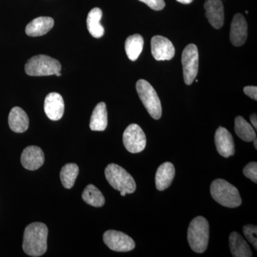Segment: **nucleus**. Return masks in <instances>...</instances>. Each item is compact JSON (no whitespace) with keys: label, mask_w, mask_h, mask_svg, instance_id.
Instances as JSON below:
<instances>
[{"label":"nucleus","mask_w":257,"mask_h":257,"mask_svg":"<svg viewBox=\"0 0 257 257\" xmlns=\"http://www.w3.org/2000/svg\"><path fill=\"white\" fill-rule=\"evenodd\" d=\"M102 11L99 8H95L91 10L87 18V26L89 33L95 38H100L104 34V28L101 25Z\"/></svg>","instance_id":"21"},{"label":"nucleus","mask_w":257,"mask_h":257,"mask_svg":"<svg viewBox=\"0 0 257 257\" xmlns=\"http://www.w3.org/2000/svg\"><path fill=\"white\" fill-rule=\"evenodd\" d=\"M48 228L41 222L29 224L25 229L23 248L30 256L38 257L46 252Z\"/></svg>","instance_id":"1"},{"label":"nucleus","mask_w":257,"mask_h":257,"mask_svg":"<svg viewBox=\"0 0 257 257\" xmlns=\"http://www.w3.org/2000/svg\"><path fill=\"white\" fill-rule=\"evenodd\" d=\"M107 124V110L106 104L104 102L99 103L93 110L89 127L92 131L102 132L106 130Z\"/></svg>","instance_id":"20"},{"label":"nucleus","mask_w":257,"mask_h":257,"mask_svg":"<svg viewBox=\"0 0 257 257\" xmlns=\"http://www.w3.org/2000/svg\"><path fill=\"white\" fill-rule=\"evenodd\" d=\"M45 162V155L40 147L30 146L24 150L21 155V163L26 170H38Z\"/></svg>","instance_id":"15"},{"label":"nucleus","mask_w":257,"mask_h":257,"mask_svg":"<svg viewBox=\"0 0 257 257\" xmlns=\"http://www.w3.org/2000/svg\"><path fill=\"white\" fill-rule=\"evenodd\" d=\"M243 173L245 177L251 179L255 184L257 183V163L250 162L243 168Z\"/></svg>","instance_id":"27"},{"label":"nucleus","mask_w":257,"mask_h":257,"mask_svg":"<svg viewBox=\"0 0 257 257\" xmlns=\"http://www.w3.org/2000/svg\"><path fill=\"white\" fill-rule=\"evenodd\" d=\"M55 75L57 76V77H60V76L62 75V74H61L60 72H57V74H55Z\"/></svg>","instance_id":"34"},{"label":"nucleus","mask_w":257,"mask_h":257,"mask_svg":"<svg viewBox=\"0 0 257 257\" xmlns=\"http://www.w3.org/2000/svg\"><path fill=\"white\" fill-rule=\"evenodd\" d=\"M205 15L213 28L219 30L224 23V10L221 0H206Z\"/></svg>","instance_id":"12"},{"label":"nucleus","mask_w":257,"mask_h":257,"mask_svg":"<svg viewBox=\"0 0 257 257\" xmlns=\"http://www.w3.org/2000/svg\"><path fill=\"white\" fill-rule=\"evenodd\" d=\"M10 127L16 133H23L28 130L30 120L27 113L22 108L15 106L9 114Z\"/></svg>","instance_id":"18"},{"label":"nucleus","mask_w":257,"mask_h":257,"mask_svg":"<svg viewBox=\"0 0 257 257\" xmlns=\"http://www.w3.org/2000/svg\"><path fill=\"white\" fill-rule=\"evenodd\" d=\"M175 177V166L171 162H165L157 169L155 183L159 191H164L170 187Z\"/></svg>","instance_id":"16"},{"label":"nucleus","mask_w":257,"mask_h":257,"mask_svg":"<svg viewBox=\"0 0 257 257\" xmlns=\"http://www.w3.org/2000/svg\"><path fill=\"white\" fill-rule=\"evenodd\" d=\"M209 239V222L203 216L194 218L188 228L187 239L193 251L202 253L207 250Z\"/></svg>","instance_id":"3"},{"label":"nucleus","mask_w":257,"mask_h":257,"mask_svg":"<svg viewBox=\"0 0 257 257\" xmlns=\"http://www.w3.org/2000/svg\"><path fill=\"white\" fill-rule=\"evenodd\" d=\"M53 19L49 17H40L34 19L27 25L26 34L30 37H40L46 35L54 27Z\"/></svg>","instance_id":"17"},{"label":"nucleus","mask_w":257,"mask_h":257,"mask_svg":"<svg viewBox=\"0 0 257 257\" xmlns=\"http://www.w3.org/2000/svg\"><path fill=\"white\" fill-rule=\"evenodd\" d=\"M142 3H145L152 10L155 11H160L163 10L165 7V3L164 0H139Z\"/></svg>","instance_id":"28"},{"label":"nucleus","mask_w":257,"mask_h":257,"mask_svg":"<svg viewBox=\"0 0 257 257\" xmlns=\"http://www.w3.org/2000/svg\"><path fill=\"white\" fill-rule=\"evenodd\" d=\"M250 120H251V123H252V125L254 126L255 130H256L257 128V119H256V114H253L250 116Z\"/></svg>","instance_id":"30"},{"label":"nucleus","mask_w":257,"mask_h":257,"mask_svg":"<svg viewBox=\"0 0 257 257\" xmlns=\"http://www.w3.org/2000/svg\"><path fill=\"white\" fill-rule=\"evenodd\" d=\"M120 194H121V196H123V197H124V196L126 195V193L124 192V191H122V192H120Z\"/></svg>","instance_id":"33"},{"label":"nucleus","mask_w":257,"mask_h":257,"mask_svg":"<svg viewBox=\"0 0 257 257\" xmlns=\"http://www.w3.org/2000/svg\"><path fill=\"white\" fill-rule=\"evenodd\" d=\"M138 95L153 119H160L162 116V104L156 91L151 84L145 79H140L136 84Z\"/></svg>","instance_id":"6"},{"label":"nucleus","mask_w":257,"mask_h":257,"mask_svg":"<svg viewBox=\"0 0 257 257\" xmlns=\"http://www.w3.org/2000/svg\"><path fill=\"white\" fill-rule=\"evenodd\" d=\"M105 177L111 187L119 192L133 194L136 191L137 184L131 175L120 166L110 164L106 167Z\"/></svg>","instance_id":"4"},{"label":"nucleus","mask_w":257,"mask_h":257,"mask_svg":"<svg viewBox=\"0 0 257 257\" xmlns=\"http://www.w3.org/2000/svg\"><path fill=\"white\" fill-rule=\"evenodd\" d=\"M44 109L47 117L52 121L62 119L64 112L63 98L59 93H50L45 98Z\"/></svg>","instance_id":"14"},{"label":"nucleus","mask_w":257,"mask_h":257,"mask_svg":"<svg viewBox=\"0 0 257 257\" xmlns=\"http://www.w3.org/2000/svg\"><path fill=\"white\" fill-rule=\"evenodd\" d=\"M123 143L130 153H140L146 147V135L138 124L128 125L123 134Z\"/></svg>","instance_id":"8"},{"label":"nucleus","mask_w":257,"mask_h":257,"mask_svg":"<svg viewBox=\"0 0 257 257\" xmlns=\"http://www.w3.org/2000/svg\"><path fill=\"white\" fill-rule=\"evenodd\" d=\"M144 39L138 34L130 36L125 42V51L128 58L131 61H136L142 53L144 47Z\"/></svg>","instance_id":"22"},{"label":"nucleus","mask_w":257,"mask_h":257,"mask_svg":"<svg viewBox=\"0 0 257 257\" xmlns=\"http://www.w3.org/2000/svg\"><path fill=\"white\" fill-rule=\"evenodd\" d=\"M248 26L242 15L236 14L233 18L230 30V41L234 46L240 47L246 41Z\"/></svg>","instance_id":"13"},{"label":"nucleus","mask_w":257,"mask_h":257,"mask_svg":"<svg viewBox=\"0 0 257 257\" xmlns=\"http://www.w3.org/2000/svg\"><path fill=\"white\" fill-rule=\"evenodd\" d=\"M151 50L152 56L157 61L171 60L175 55V48L172 42L160 35L152 37Z\"/></svg>","instance_id":"10"},{"label":"nucleus","mask_w":257,"mask_h":257,"mask_svg":"<svg viewBox=\"0 0 257 257\" xmlns=\"http://www.w3.org/2000/svg\"><path fill=\"white\" fill-rule=\"evenodd\" d=\"M210 192L213 199L225 207H238L242 202L239 190L234 185L222 179L213 181Z\"/></svg>","instance_id":"2"},{"label":"nucleus","mask_w":257,"mask_h":257,"mask_svg":"<svg viewBox=\"0 0 257 257\" xmlns=\"http://www.w3.org/2000/svg\"><path fill=\"white\" fill-rule=\"evenodd\" d=\"M243 92L251 99L257 100V87L255 86H246L243 88Z\"/></svg>","instance_id":"29"},{"label":"nucleus","mask_w":257,"mask_h":257,"mask_svg":"<svg viewBox=\"0 0 257 257\" xmlns=\"http://www.w3.org/2000/svg\"><path fill=\"white\" fill-rule=\"evenodd\" d=\"M214 141L218 153L221 156L228 157L233 156L235 153L234 140L231 133L226 128L219 126L216 130Z\"/></svg>","instance_id":"11"},{"label":"nucleus","mask_w":257,"mask_h":257,"mask_svg":"<svg viewBox=\"0 0 257 257\" xmlns=\"http://www.w3.org/2000/svg\"><path fill=\"white\" fill-rule=\"evenodd\" d=\"M103 240L108 247L117 252H127L135 248V241L121 231L108 230L104 232Z\"/></svg>","instance_id":"9"},{"label":"nucleus","mask_w":257,"mask_h":257,"mask_svg":"<svg viewBox=\"0 0 257 257\" xmlns=\"http://www.w3.org/2000/svg\"><path fill=\"white\" fill-rule=\"evenodd\" d=\"M253 145H254V148L257 149V140H256V138L254 140H253Z\"/></svg>","instance_id":"32"},{"label":"nucleus","mask_w":257,"mask_h":257,"mask_svg":"<svg viewBox=\"0 0 257 257\" xmlns=\"http://www.w3.org/2000/svg\"><path fill=\"white\" fill-rule=\"evenodd\" d=\"M177 1L182 3V4L189 5L192 3L193 0H177Z\"/></svg>","instance_id":"31"},{"label":"nucleus","mask_w":257,"mask_h":257,"mask_svg":"<svg viewBox=\"0 0 257 257\" xmlns=\"http://www.w3.org/2000/svg\"><path fill=\"white\" fill-rule=\"evenodd\" d=\"M82 197L84 202L92 207H101L105 204V199L102 193L93 184L87 186L82 193Z\"/></svg>","instance_id":"24"},{"label":"nucleus","mask_w":257,"mask_h":257,"mask_svg":"<svg viewBox=\"0 0 257 257\" xmlns=\"http://www.w3.org/2000/svg\"><path fill=\"white\" fill-rule=\"evenodd\" d=\"M229 247L231 254L234 257H251L252 251L241 235L236 231L229 236Z\"/></svg>","instance_id":"19"},{"label":"nucleus","mask_w":257,"mask_h":257,"mask_svg":"<svg viewBox=\"0 0 257 257\" xmlns=\"http://www.w3.org/2000/svg\"><path fill=\"white\" fill-rule=\"evenodd\" d=\"M184 82L191 85L195 79L199 69V53L197 47L194 44L187 45L182 55Z\"/></svg>","instance_id":"7"},{"label":"nucleus","mask_w":257,"mask_h":257,"mask_svg":"<svg viewBox=\"0 0 257 257\" xmlns=\"http://www.w3.org/2000/svg\"><path fill=\"white\" fill-rule=\"evenodd\" d=\"M243 232L245 237L247 239L255 249H257V227L256 225L248 224L243 227Z\"/></svg>","instance_id":"26"},{"label":"nucleus","mask_w":257,"mask_h":257,"mask_svg":"<svg viewBox=\"0 0 257 257\" xmlns=\"http://www.w3.org/2000/svg\"><path fill=\"white\" fill-rule=\"evenodd\" d=\"M79 167L76 164H67L60 172V179L64 188L72 189L79 175Z\"/></svg>","instance_id":"25"},{"label":"nucleus","mask_w":257,"mask_h":257,"mask_svg":"<svg viewBox=\"0 0 257 257\" xmlns=\"http://www.w3.org/2000/svg\"><path fill=\"white\" fill-rule=\"evenodd\" d=\"M235 133L240 139L244 142L251 143L256 138V131L249 123L242 116H236L235 119Z\"/></svg>","instance_id":"23"},{"label":"nucleus","mask_w":257,"mask_h":257,"mask_svg":"<svg viewBox=\"0 0 257 257\" xmlns=\"http://www.w3.org/2000/svg\"><path fill=\"white\" fill-rule=\"evenodd\" d=\"M61 69L59 61L44 55L32 57L25 64V72L32 77L53 75L60 72Z\"/></svg>","instance_id":"5"}]
</instances>
